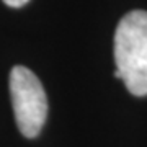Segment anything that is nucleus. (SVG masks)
<instances>
[{
    "instance_id": "f257e3e1",
    "label": "nucleus",
    "mask_w": 147,
    "mask_h": 147,
    "mask_svg": "<svg viewBox=\"0 0 147 147\" xmlns=\"http://www.w3.org/2000/svg\"><path fill=\"white\" fill-rule=\"evenodd\" d=\"M115 62L126 88L136 96L147 95V11L132 10L119 20Z\"/></svg>"
},
{
    "instance_id": "7ed1b4c3",
    "label": "nucleus",
    "mask_w": 147,
    "mask_h": 147,
    "mask_svg": "<svg viewBox=\"0 0 147 147\" xmlns=\"http://www.w3.org/2000/svg\"><path fill=\"white\" fill-rule=\"evenodd\" d=\"M30 0H3V3L8 7H11V8H20V7L26 5Z\"/></svg>"
},
{
    "instance_id": "f03ea898",
    "label": "nucleus",
    "mask_w": 147,
    "mask_h": 147,
    "mask_svg": "<svg viewBox=\"0 0 147 147\" xmlns=\"http://www.w3.org/2000/svg\"><path fill=\"white\" fill-rule=\"evenodd\" d=\"M10 96L15 121L25 137H36L47 116V96L41 82L30 69L16 65L10 72Z\"/></svg>"
}]
</instances>
